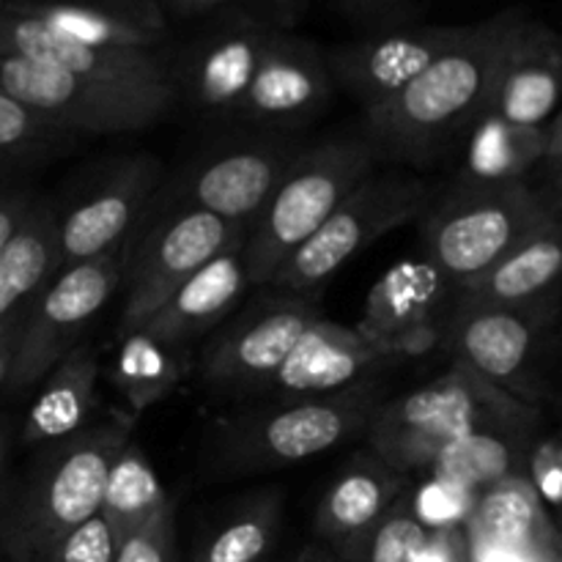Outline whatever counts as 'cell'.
Here are the masks:
<instances>
[{
    "label": "cell",
    "mask_w": 562,
    "mask_h": 562,
    "mask_svg": "<svg viewBox=\"0 0 562 562\" xmlns=\"http://www.w3.org/2000/svg\"><path fill=\"white\" fill-rule=\"evenodd\" d=\"M521 11L505 9L467 25L464 36L409 86L366 108V137L379 159L428 162L486 113L499 53Z\"/></svg>",
    "instance_id": "cell-1"
},
{
    "label": "cell",
    "mask_w": 562,
    "mask_h": 562,
    "mask_svg": "<svg viewBox=\"0 0 562 562\" xmlns=\"http://www.w3.org/2000/svg\"><path fill=\"white\" fill-rule=\"evenodd\" d=\"M541 423L538 406L494 387L456 362L445 376L401 398L382 401L366 428L371 453L409 477L428 470L448 445L472 434L530 439Z\"/></svg>",
    "instance_id": "cell-2"
},
{
    "label": "cell",
    "mask_w": 562,
    "mask_h": 562,
    "mask_svg": "<svg viewBox=\"0 0 562 562\" xmlns=\"http://www.w3.org/2000/svg\"><path fill=\"white\" fill-rule=\"evenodd\" d=\"M130 442L119 417L42 445L20 486L0 503V549L11 562H49L55 543L102 508L115 456Z\"/></svg>",
    "instance_id": "cell-3"
},
{
    "label": "cell",
    "mask_w": 562,
    "mask_h": 562,
    "mask_svg": "<svg viewBox=\"0 0 562 562\" xmlns=\"http://www.w3.org/2000/svg\"><path fill=\"white\" fill-rule=\"evenodd\" d=\"M384 401L376 379L333 395L269 401L225 423L214 439V467L223 472H263L322 456L366 434Z\"/></svg>",
    "instance_id": "cell-4"
},
{
    "label": "cell",
    "mask_w": 562,
    "mask_h": 562,
    "mask_svg": "<svg viewBox=\"0 0 562 562\" xmlns=\"http://www.w3.org/2000/svg\"><path fill=\"white\" fill-rule=\"evenodd\" d=\"M379 154L366 135L333 137L305 154L285 173L241 241L250 285H269L280 263L376 170Z\"/></svg>",
    "instance_id": "cell-5"
},
{
    "label": "cell",
    "mask_w": 562,
    "mask_h": 562,
    "mask_svg": "<svg viewBox=\"0 0 562 562\" xmlns=\"http://www.w3.org/2000/svg\"><path fill=\"white\" fill-rule=\"evenodd\" d=\"M426 261L461 289L508 256L527 236L560 217L549 201L527 181L459 184L439 206L423 214Z\"/></svg>",
    "instance_id": "cell-6"
},
{
    "label": "cell",
    "mask_w": 562,
    "mask_h": 562,
    "mask_svg": "<svg viewBox=\"0 0 562 562\" xmlns=\"http://www.w3.org/2000/svg\"><path fill=\"white\" fill-rule=\"evenodd\" d=\"M431 203V190L412 173H379L362 179L346 201L307 236L278 267L269 285L291 294L322 291L357 252L371 247L390 231L423 217Z\"/></svg>",
    "instance_id": "cell-7"
},
{
    "label": "cell",
    "mask_w": 562,
    "mask_h": 562,
    "mask_svg": "<svg viewBox=\"0 0 562 562\" xmlns=\"http://www.w3.org/2000/svg\"><path fill=\"white\" fill-rule=\"evenodd\" d=\"M0 91L82 137L146 130L179 97L176 86L102 82L14 55H0Z\"/></svg>",
    "instance_id": "cell-8"
},
{
    "label": "cell",
    "mask_w": 562,
    "mask_h": 562,
    "mask_svg": "<svg viewBox=\"0 0 562 562\" xmlns=\"http://www.w3.org/2000/svg\"><path fill=\"white\" fill-rule=\"evenodd\" d=\"M130 241L91 261L60 267L27 305L16 335L14 357L3 387L22 393L42 382L49 371L82 340L102 307L121 289Z\"/></svg>",
    "instance_id": "cell-9"
},
{
    "label": "cell",
    "mask_w": 562,
    "mask_h": 562,
    "mask_svg": "<svg viewBox=\"0 0 562 562\" xmlns=\"http://www.w3.org/2000/svg\"><path fill=\"white\" fill-rule=\"evenodd\" d=\"M245 236L247 225L225 223L198 209H170L146 234L135 231L121 278V285L126 283L121 333L140 327L181 283L220 252L241 245Z\"/></svg>",
    "instance_id": "cell-10"
},
{
    "label": "cell",
    "mask_w": 562,
    "mask_h": 562,
    "mask_svg": "<svg viewBox=\"0 0 562 562\" xmlns=\"http://www.w3.org/2000/svg\"><path fill=\"white\" fill-rule=\"evenodd\" d=\"M318 316L311 294L274 291L261 296L214 333L198 357V376L217 393H267L289 351Z\"/></svg>",
    "instance_id": "cell-11"
},
{
    "label": "cell",
    "mask_w": 562,
    "mask_h": 562,
    "mask_svg": "<svg viewBox=\"0 0 562 562\" xmlns=\"http://www.w3.org/2000/svg\"><path fill=\"white\" fill-rule=\"evenodd\" d=\"M305 148L289 132H263L214 146L181 176L170 203L250 228Z\"/></svg>",
    "instance_id": "cell-12"
},
{
    "label": "cell",
    "mask_w": 562,
    "mask_h": 562,
    "mask_svg": "<svg viewBox=\"0 0 562 562\" xmlns=\"http://www.w3.org/2000/svg\"><path fill=\"white\" fill-rule=\"evenodd\" d=\"M554 324L558 302L497 307L459 300L450 318L448 340L456 351V362H464L514 398L538 406V398L543 395L538 362L543 355V340Z\"/></svg>",
    "instance_id": "cell-13"
},
{
    "label": "cell",
    "mask_w": 562,
    "mask_h": 562,
    "mask_svg": "<svg viewBox=\"0 0 562 562\" xmlns=\"http://www.w3.org/2000/svg\"><path fill=\"white\" fill-rule=\"evenodd\" d=\"M162 165L148 154L115 162L66 212H58L60 267L91 261L126 245L157 201Z\"/></svg>",
    "instance_id": "cell-14"
},
{
    "label": "cell",
    "mask_w": 562,
    "mask_h": 562,
    "mask_svg": "<svg viewBox=\"0 0 562 562\" xmlns=\"http://www.w3.org/2000/svg\"><path fill=\"white\" fill-rule=\"evenodd\" d=\"M467 33V25H415L382 31L327 49L329 77L362 108L384 102L426 71L445 49Z\"/></svg>",
    "instance_id": "cell-15"
},
{
    "label": "cell",
    "mask_w": 562,
    "mask_h": 562,
    "mask_svg": "<svg viewBox=\"0 0 562 562\" xmlns=\"http://www.w3.org/2000/svg\"><path fill=\"white\" fill-rule=\"evenodd\" d=\"M333 88L324 49L311 38L278 27L234 121L269 126L272 132L305 124L327 110Z\"/></svg>",
    "instance_id": "cell-16"
},
{
    "label": "cell",
    "mask_w": 562,
    "mask_h": 562,
    "mask_svg": "<svg viewBox=\"0 0 562 562\" xmlns=\"http://www.w3.org/2000/svg\"><path fill=\"white\" fill-rule=\"evenodd\" d=\"M274 31V22L247 14L214 25L195 38L181 64L170 69L176 93L184 88L198 110L234 119Z\"/></svg>",
    "instance_id": "cell-17"
},
{
    "label": "cell",
    "mask_w": 562,
    "mask_h": 562,
    "mask_svg": "<svg viewBox=\"0 0 562 562\" xmlns=\"http://www.w3.org/2000/svg\"><path fill=\"white\" fill-rule=\"evenodd\" d=\"M398 360L404 357L387 346L373 344L355 327H340L318 316L289 351L267 393L272 401L344 393L373 379V373L387 371Z\"/></svg>",
    "instance_id": "cell-18"
},
{
    "label": "cell",
    "mask_w": 562,
    "mask_h": 562,
    "mask_svg": "<svg viewBox=\"0 0 562 562\" xmlns=\"http://www.w3.org/2000/svg\"><path fill=\"white\" fill-rule=\"evenodd\" d=\"M560 86L562 47L558 33L521 11L499 53L492 97L483 115H497L516 126H547L558 115Z\"/></svg>",
    "instance_id": "cell-19"
},
{
    "label": "cell",
    "mask_w": 562,
    "mask_h": 562,
    "mask_svg": "<svg viewBox=\"0 0 562 562\" xmlns=\"http://www.w3.org/2000/svg\"><path fill=\"white\" fill-rule=\"evenodd\" d=\"M0 55L36 60L71 75L121 86H173L170 64L151 49L93 47L27 16L0 9Z\"/></svg>",
    "instance_id": "cell-20"
},
{
    "label": "cell",
    "mask_w": 562,
    "mask_h": 562,
    "mask_svg": "<svg viewBox=\"0 0 562 562\" xmlns=\"http://www.w3.org/2000/svg\"><path fill=\"white\" fill-rule=\"evenodd\" d=\"M0 9L93 47L159 53L168 22L151 0H0Z\"/></svg>",
    "instance_id": "cell-21"
},
{
    "label": "cell",
    "mask_w": 562,
    "mask_h": 562,
    "mask_svg": "<svg viewBox=\"0 0 562 562\" xmlns=\"http://www.w3.org/2000/svg\"><path fill=\"white\" fill-rule=\"evenodd\" d=\"M453 289L426 258L390 269L371 289L360 327L366 338L412 357L431 340V324L445 294Z\"/></svg>",
    "instance_id": "cell-22"
},
{
    "label": "cell",
    "mask_w": 562,
    "mask_h": 562,
    "mask_svg": "<svg viewBox=\"0 0 562 562\" xmlns=\"http://www.w3.org/2000/svg\"><path fill=\"white\" fill-rule=\"evenodd\" d=\"M247 285L250 280L241 261V245H236L198 269L137 329L159 344L190 349V344L214 333L234 313Z\"/></svg>",
    "instance_id": "cell-23"
},
{
    "label": "cell",
    "mask_w": 562,
    "mask_h": 562,
    "mask_svg": "<svg viewBox=\"0 0 562 562\" xmlns=\"http://www.w3.org/2000/svg\"><path fill=\"white\" fill-rule=\"evenodd\" d=\"M409 477L384 464L376 453L357 456L327 488L316 510V530L338 547L357 549L368 532L398 503Z\"/></svg>",
    "instance_id": "cell-24"
},
{
    "label": "cell",
    "mask_w": 562,
    "mask_h": 562,
    "mask_svg": "<svg viewBox=\"0 0 562 562\" xmlns=\"http://www.w3.org/2000/svg\"><path fill=\"white\" fill-rule=\"evenodd\" d=\"M560 269L562 228L560 220H554L527 236L519 247L492 263L486 272L461 285L459 300L497 307H532L558 302Z\"/></svg>",
    "instance_id": "cell-25"
},
{
    "label": "cell",
    "mask_w": 562,
    "mask_h": 562,
    "mask_svg": "<svg viewBox=\"0 0 562 562\" xmlns=\"http://www.w3.org/2000/svg\"><path fill=\"white\" fill-rule=\"evenodd\" d=\"M99 373V349L91 340H80L69 355L60 357L58 366L42 379V393L22 426V442L42 448L82 431L97 401Z\"/></svg>",
    "instance_id": "cell-26"
},
{
    "label": "cell",
    "mask_w": 562,
    "mask_h": 562,
    "mask_svg": "<svg viewBox=\"0 0 562 562\" xmlns=\"http://www.w3.org/2000/svg\"><path fill=\"white\" fill-rule=\"evenodd\" d=\"M58 272V209L47 198H36L25 223L0 250V327L25 316L27 305Z\"/></svg>",
    "instance_id": "cell-27"
},
{
    "label": "cell",
    "mask_w": 562,
    "mask_h": 562,
    "mask_svg": "<svg viewBox=\"0 0 562 562\" xmlns=\"http://www.w3.org/2000/svg\"><path fill=\"white\" fill-rule=\"evenodd\" d=\"M472 549H505L543 560L547 514L525 475L494 483L470 508Z\"/></svg>",
    "instance_id": "cell-28"
},
{
    "label": "cell",
    "mask_w": 562,
    "mask_h": 562,
    "mask_svg": "<svg viewBox=\"0 0 562 562\" xmlns=\"http://www.w3.org/2000/svg\"><path fill=\"white\" fill-rule=\"evenodd\" d=\"M459 184L525 181L547 151V126H516L497 115H481L470 126Z\"/></svg>",
    "instance_id": "cell-29"
},
{
    "label": "cell",
    "mask_w": 562,
    "mask_h": 562,
    "mask_svg": "<svg viewBox=\"0 0 562 562\" xmlns=\"http://www.w3.org/2000/svg\"><path fill=\"white\" fill-rule=\"evenodd\" d=\"M187 373H190V349L159 344L143 329L121 333L119 351L110 366V382L130 406L132 417L170 398Z\"/></svg>",
    "instance_id": "cell-30"
},
{
    "label": "cell",
    "mask_w": 562,
    "mask_h": 562,
    "mask_svg": "<svg viewBox=\"0 0 562 562\" xmlns=\"http://www.w3.org/2000/svg\"><path fill=\"white\" fill-rule=\"evenodd\" d=\"M170 510L173 503L148 456L135 442H126L108 472L99 516L108 521L115 541H121L130 532L154 525Z\"/></svg>",
    "instance_id": "cell-31"
},
{
    "label": "cell",
    "mask_w": 562,
    "mask_h": 562,
    "mask_svg": "<svg viewBox=\"0 0 562 562\" xmlns=\"http://www.w3.org/2000/svg\"><path fill=\"white\" fill-rule=\"evenodd\" d=\"M82 140V135L0 91V184L11 181V176L66 157Z\"/></svg>",
    "instance_id": "cell-32"
},
{
    "label": "cell",
    "mask_w": 562,
    "mask_h": 562,
    "mask_svg": "<svg viewBox=\"0 0 562 562\" xmlns=\"http://www.w3.org/2000/svg\"><path fill=\"white\" fill-rule=\"evenodd\" d=\"M527 439L499 437V434H472L448 445L434 461V475L442 486L470 494L488 488L519 472V453Z\"/></svg>",
    "instance_id": "cell-33"
},
{
    "label": "cell",
    "mask_w": 562,
    "mask_h": 562,
    "mask_svg": "<svg viewBox=\"0 0 562 562\" xmlns=\"http://www.w3.org/2000/svg\"><path fill=\"white\" fill-rule=\"evenodd\" d=\"M280 527V497L258 494L223 530L214 532L195 562H261Z\"/></svg>",
    "instance_id": "cell-34"
},
{
    "label": "cell",
    "mask_w": 562,
    "mask_h": 562,
    "mask_svg": "<svg viewBox=\"0 0 562 562\" xmlns=\"http://www.w3.org/2000/svg\"><path fill=\"white\" fill-rule=\"evenodd\" d=\"M426 538L428 527L412 510L395 503L387 516L368 532V547L362 549L368 562H412Z\"/></svg>",
    "instance_id": "cell-35"
},
{
    "label": "cell",
    "mask_w": 562,
    "mask_h": 562,
    "mask_svg": "<svg viewBox=\"0 0 562 562\" xmlns=\"http://www.w3.org/2000/svg\"><path fill=\"white\" fill-rule=\"evenodd\" d=\"M115 549L119 541L113 530L97 514L55 543L49 562H115Z\"/></svg>",
    "instance_id": "cell-36"
},
{
    "label": "cell",
    "mask_w": 562,
    "mask_h": 562,
    "mask_svg": "<svg viewBox=\"0 0 562 562\" xmlns=\"http://www.w3.org/2000/svg\"><path fill=\"white\" fill-rule=\"evenodd\" d=\"M115 562H176L173 510L119 541Z\"/></svg>",
    "instance_id": "cell-37"
},
{
    "label": "cell",
    "mask_w": 562,
    "mask_h": 562,
    "mask_svg": "<svg viewBox=\"0 0 562 562\" xmlns=\"http://www.w3.org/2000/svg\"><path fill=\"white\" fill-rule=\"evenodd\" d=\"M530 459V488L541 503L558 508L562 499V453L558 439H541L527 453Z\"/></svg>",
    "instance_id": "cell-38"
},
{
    "label": "cell",
    "mask_w": 562,
    "mask_h": 562,
    "mask_svg": "<svg viewBox=\"0 0 562 562\" xmlns=\"http://www.w3.org/2000/svg\"><path fill=\"white\" fill-rule=\"evenodd\" d=\"M36 198V192L27 184H20V181H5V184H0V250L16 234V228L25 223L27 212L33 209Z\"/></svg>",
    "instance_id": "cell-39"
},
{
    "label": "cell",
    "mask_w": 562,
    "mask_h": 562,
    "mask_svg": "<svg viewBox=\"0 0 562 562\" xmlns=\"http://www.w3.org/2000/svg\"><path fill=\"white\" fill-rule=\"evenodd\" d=\"M412 562H459V547H456V532L450 527L428 532L423 547L417 549Z\"/></svg>",
    "instance_id": "cell-40"
},
{
    "label": "cell",
    "mask_w": 562,
    "mask_h": 562,
    "mask_svg": "<svg viewBox=\"0 0 562 562\" xmlns=\"http://www.w3.org/2000/svg\"><path fill=\"white\" fill-rule=\"evenodd\" d=\"M20 324H22V318H14V322H9L0 327V387H3L5 376H9L11 357H14V346H16V335H20Z\"/></svg>",
    "instance_id": "cell-41"
},
{
    "label": "cell",
    "mask_w": 562,
    "mask_h": 562,
    "mask_svg": "<svg viewBox=\"0 0 562 562\" xmlns=\"http://www.w3.org/2000/svg\"><path fill=\"white\" fill-rule=\"evenodd\" d=\"M263 3H267L269 11H272L274 27H280V31H283L285 25H294V22L300 20V14L305 11L307 0H263Z\"/></svg>",
    "instance_id": "cell-42"
},
{
    "label": "cell",
    "mask_w": 562,
    "mask_h": 562,
    "mask_svg": "<svg viewBox=\"0 0 562 562\" xmlns=\"http://www.w3.org/2000/svg\"><path fill=\"white\" fill-rule=\"evenodd\" d=\"M154 5H170V9L179 11H209V9H220V5L231 3V0H151Z\"/></svg>",
    "instance_id": "cell-43"
},
{
    "label": "cell",
    "mask_w": 562,
    "mask_h": 562,
    "mask_svg": "<svg viewBox=\"0 0 562 562\" xmlns=\"http://www.w3.org/2000/svg\"><path fill=\"white\" fill-rule=\"evenodd\" d=\"M3 461H5V428L3 423H0V477H3Z\"/></svg>",
    "instance_id": "cell-44"
},
{
    "label": "cell",
    "mask_w": 562,
    "mask_h": 562,
    "mask_svg": "<svg viewBox=\"0 0 562 562\" xmlns=\"http://www.w3.org/2000/svg\"><path fill=\"white\" fill-rule=\"evenodd\" d=\"M302 562H329V560L327 558H318L316 552H307V558L302 560Z\"/></svg>",
    "instance_id": "cell-45"
},
{
    "label": "cell",
    "mask_w": 562,
    "mask_h": 562,
    "mask_svg": "<svg viewBox=\"0 0 562 562\" xmlns=\"http://www.w3.org/2000/svg\"><path fill=\"white\" fill-rule=\"evenodd\" d=\"M549 562H558V558H549Z\"/></svg>",
    "instance_id": "cell-46"
}]
</instances>
